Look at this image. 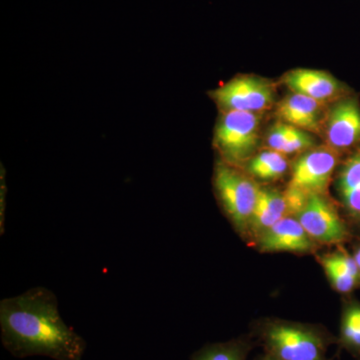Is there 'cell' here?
Masks as SVG:
<instances>
[{
	"instance_id": "cell-2",
	"label": "cell",
	"mask_w": 360,
	"mask_h": 360,
	"mask_svg": "<svg viewBox=\"0 0 360 360\" xmlns=\"http://www.w3.org/2000/svg\"><path fill=\"white\" fill-rule=\"evenodd\" d=\"M252 335L264 348L265 354L278 360H333L328 347L338 338L316 324L283 319H264L255 324Z\"/></svg>"
},
{
	"instance_id": "cell-13",
	"label": "cell",
	"mask_w": 360,
	"mask_h": 360,
	"mask_svg": "<svg viewBox=\"0 0 360 360\" xmlns=\"http://www.w3.org/2000/svg\"><path fill=\"white\" fill-rule=\"evenodd\" d=\"M288 215V205L283 193L269 187H260L248 238L255 243L264 232Z\"/></svg>"
},
{
	"instance_id": "cell-21",
	"label": "cell",
	"mask_w": 360,
	"mask_h": 360,
	"mask_svg": "<svg viewBox=\"0 0 360 360\" xmlns=\"http://www.w3.org/2000/svg\"><path fill=\"white\" fill-rule=\"evenodd\" d=\"M356 360H360V359H356Z\"/></svg>"
},
{
	"instance_id": "cell-10",
	"label": "cell",
	"mask_w": 360,
	"mask_h": 360,
	"mask_svg": "<svg viewBox=\"0 0 360 360\" xmlns=\"http://www.w3.org/2000/svg\"><path fill=\"white\" fill-rule=\"evenodd\" d=\"M335 189L345 219L354 236H360V148L343 161L336 176Z\"/></svg>"
},
{
	"instance_id": "cell-18",
	"label": "cell",
	"mask_w": 360,
	"mask_h": 360,
	"mask_svg": "<svg viewBox=\"0 0 360 360\" xmlns=\"http://www.w3.org/2000/svg\"><path fill=\"white\" fill-rule=\"evenodd\" d=\"M314 146V139L305 130L297 129L291 125L288 141L284 143L281 153L283 155H295V153L307 151Z\"/></svg>"
},
{
	"instance_id": "cell-9",
	"label": "cell",
	"mask_w": 360,
	"mask_h": 360,
	"mask_svg": "<svg viewBox=\"0 0 360 360\" xmlns=\"http://www.w3.org/2000/svg\"><path fill=\"white\" fill-rule=\"evenodd\" d=\"M262 252H290L307 255L316 250V243L309 238L295 217H283L255 241Z\"/></svg>"
},
{
	"instance_id": "cell-8",
	"label": "cell",
	"mask_w": 360,
	"mask_h": 360,
	"mask_svg": "<svg viewBox=\"0 0 360 360\" xmlns=\"http://www.w3.org/2000/svg\"><path fill=\"white\" fill-rule=\"evenodd\" d=\"M326 137L329 148L338 153H352L360 148V104L356 97H345L333 106L328 117Z\"/></svg>"
},
{
	"instance_id": "cell-1",
	"label": "cell",
	"mask_w": 360,
	"mask_h": 360,
	"mask_svg": "<svg viewBox=\"0 0 360 360\" xmlns=\"http://www.w3.org/2000/svg\"><path fill=\"white\" fill-rule=\"evenodd\" d=\"M0 330L4 348L13 356L82 360L86 341L65 323L56 295L33 288L0 302Z\"/></svg>"
},
{
	"instance_id": "cell-3",
	"label": "cell",
	"mask_w": 360,
	"mask_h": 360,
	"mask_svg": "<svg viewBox=\"0 0 360 360\" xmlns=\"http://www.w3.org/2000/svg\"><path fill=\"white\" fill-rule=\"evenodd\" d=\"M213 188L234 229L248 238L260 186L238 167L219 160L213 172Z\"/></svg>"
},
{
	"instance_id": "cell-12",
	"label": "cell",
	"mask_w": 360,
	"mask_h": 360,
	"mask_svg": "<svg viewBox=\"0 0 360 360\" xmlns=\"http://www.w3.org/2000/svg\"><path fill=\"white\" fill-rule=\"evenodd\" d=\"M326 277L333 290L341 295H349L360 288V274L352 253L342 245L319 257Z\"/></svg>"
},
{
	"instance_id": "cell-17",
	"label": "cell",
	"mask_w": 360,
	"mask_h": 360,
	"mask_svg": "<svg viewBox=\"0 0 360 360\" xmlns=\"http://www.w3.org/2000/svg\"><path fill=\"white\" fill-rule=\"evenodd\" d=\"M288 167L285 155L269 149L253 156L248 162V170L255 179L272 181L283 177Z\"/></svg>"
},
{
	"instance_id": "cell-11",
	"label": "cell",
	"mask_w": 360,
	"mask_h": 360,
	"mask_svg": "<svg viewBox=\"0 0 360 360\" xmlns=\"http://www.w3.org/2000/svg\"><path fill=\"white\" fill-rule=\"evenodd\" d=\"M283 80L293 94L309 96L319 103L335 98L343 89L333 75L321 70L300 68L288 72Z\"/></svg>"
},
{
	"instance_id": "cell-19",
	"label": "cell",
	"mask_w": 360,
	"mask_h": 360,
	"mask_svg": "<svg viewBox=\"0 0 360 360\" xmlns=\"http://www.w3.org/2000/svg\"><path fill=\"white\" fill-rule=\"evenodd\" d=\"M354 246H352V257L354 258L355 264L359 267L360 274V236H355Z\"/></svg>"
},
{
	"instance_id": "cell-15",
	"label": "cell",
	"mask_w": 360,
	"mask_h": 360,
	"mask_svg": "<svg viewBox=\"0 0 360 360\" xmlns=\"http://www.w3.org/2000/svg\"><path fill=\"white\" fill-rule=\"evenodd\" d=\"M336 345L360 359V302L354 297L347 298L343 305Z\"/></svg>"
},
{
	"instance_id": "cell-16",
	"label": "cell",
	"mask_w": 360,
	"mask_h": 360,
	"mask_svg": "<svg viewBox=\"0 0 360 360\" xmlns=\"http://www.w3.org/2000/svg\"><path fill=\"white\" fill-rule=\"evenodd\" d=\"M252 347L250 338L210 343L194 352L191 360H248Z\"/></svg>"
},
{
	"instance_id": "cell-14",
	"label": "cell",
	"mask_w": 360,
	"mask_h": 360,
	"mask_svg": "<svg viewBox=\"0 0 360 360\" xmlns=\"http://www.w3.org/2000/svg\"><path fill=\"white\" fill-rule=\"evenodd\" d=\"M277 117L305 131L317 132L321 129V103L302 94H293L277 105Z\"/></svg>"
},
{
	"instance_id": "cell-7",
	"label": "cell",
	"mask_w": 360,
	"mask_h": 360,
	"mask_svg": "<svg viewBox=\"0 0 360 360\" xmlns=\"http://www.w3.org/2000/svg\"><path fill=\"white\" fill-rule=\"evenodd\" d=\"M338 161V151L328 146L305 151L293 163L288 186L307 194H326Z\"/></svg>"
},
{
	"instance_id": "cell-20",
	"label": "cell",
	"mask_w": 360,
	"mask_h": 360,
	"mask_svg": "<svg viewBox=\"0 0 360 360\" xmlns=\"http://www.w3.org/2000/svg\"><path fill=\"white\" fill-rule=\"evenodd\" d=\"M255 360H278V359H274V357L271 356V355L265 354V352H264V355H262V356L257 357V359Z\"/></svg>"
},
{
	"instance_id": "cell-6",
	"label": "cell",
	"mask_w": 360,
	"mask_h": 360,
	"mask_svg": "<svg viewBox=\"0 0 360 360\" xmlns=\"http://www.w3.org/2000/svg\"><path fill=\"white\" fill-rule=\"evenodd\" d=\"M210 96L224 111L258 113L269 108L274 101V87L264 78L238 77L210 92Z\"/></svg>"
},
{
	"instance_id": "cell-5",
	"label": "cell",
	"mask_w": 360,
	"mask_h": 360,
	"mask_svg": "<svg viewBox=\"0 0 360 360\" xmlns=\"http://www.w3.org/2000/svg\"><path fill=\"white\" fill-rule=\"evenodd\" d=\"M295 217L317 245H342L355 238L347 219L326 194H310Z\"/></svg>"
},
{
	"instance_id": "cell-4",
	"label": "cell",
	"mask_w": 360,
	"mask_h": 360,
	"mask_svg": "<svg viewBox=\"0 0 360 360\" xmlns=\"http://www.w3.org/2000/svg\"><path fill=\"white\" fill-rule=\"evenodd\" d=\"M260 116L248 111H224L214 130L213 146L220 160L240 167L253 158L259 141Z\"/></svg>"
}]
</instances>
